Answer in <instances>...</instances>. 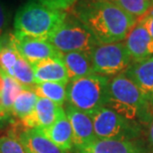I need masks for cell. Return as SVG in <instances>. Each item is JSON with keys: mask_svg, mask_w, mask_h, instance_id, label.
Wrapping results in <instances>:
<instances>
[{"mask_svg": "<svg viewBox=\"0 0 153 153\" xmlns=\"http://www.w3.org/2000/svg\"><path fill=\"white\" fill-rule=\"evenodd\" d=\"M74 16L88 28L100 44L122 42L137 19L108 0H78Z\"/></svg>", "mask_w": 153, "mask_h": 153, "instance_id": "cell-1", "label": "cell"}, {"mask_svg": "<svg viewBox=\"0 0 153 153\" xmlns=\"http://www.w3.org/2000/svg\"><path fill=\"white\" fill-rule=\"evenodd\" d=\"M105 106L141 125H149L153 120L151 102L124 73L109 79V97Z\"/></svg>", "mask_w": 153, "mask_h": 153, "instance_id": "cell-2", "label": "cell"}, {"mask_svg": "<svg viewBox=\"0 0 153 153\" xmlns=\"http://www.w3.org/2000/svg\"><path fill=\"white\" fill-rule=\"evenodd\" d=\"M68 12L48 8L34 0L26 2L14 16V34L47 39L64 22Z\"/></svg>", "mask_w": 153, "mask_h": 153, "instance_id": "cell-3", "label": "cell"}, {"mask_svg": "<svg viewBox=\"0 0 153 153\" xmlns=\"http://www.w3.org/2000/svg\"><path fill=\"white\" fill-rule=\"evenodd\" d=\"M108 76L91 74L72 79L67 85V102L76 108L91 114L108 105Z\"/></svg>", "mask_w": 153, "mask_h": 153, "instance_id": "cell-4", "label": "cell"}, {"mask_svg": "<svg viewBox=\"0 0 153 153\" xmlns=\"http://www.w3.org/2000/svg\"><path fill=\"white\" fill-rule=\"evenodd\" d=\"M61 53L91 52L100 43L88 28L75 16H68L46 39Z\"/></svg>", "mask_w": 153, "mask_h": 153, "instance_id": "cell-5", "label": "cell"}, {"mask_svg": "<svg viewBox=\"0 0 153 153\" xmlns=\"http://www.w3.org/2000/svg\"><path fill=\"white\" fill-rule=\"evenodd\" d=\"M91 115L96 137L99 139L135 140L142 125L125 118L108 106L97 109Z\"/></svg>", "mask_w": 153, "mask_h": 153, "instance_id": "cell-6", "label": "cell"}, {"mask_svg": "<svg viewBox=\"0 0 153 153\" xmlns=\"http://www.w3.org/2000/svg\"><path fill=\"white\" fill-rule=\"evenodd\" d=\"M91 57L94 74L105 76L122 74L132 63L124 42L97 45Z\"/></svg>", "mask_w": 153, "mask_h": 153, "instance_id": "cell-7", "label": "cell"}, {"mask_svg": "<svg viewBox=\"0 0 153 153\" xmlns=\"http://www.w3.org/2000/svg\"><path fill=\"white\" fill-rule=\"evenodd\" d=\"M13 44L20 56L31 65L50 58H62L63 56V53L45 39L21 36L13 33Z\"/></svg>", "mask_w": 153, "mask_h": 153, "instance_id": "cell-8", "label": "cell"}, {"mask_svg": "<svg viewBox=\"0 0 153 153\" xmlns=\"http://www.w3.org/2000/svg\"><path fill=\"white\" fill-rule=\"evenodd\" d=\"M65 112L72 126L74 149L87 145L97 139L90 114L76 108L70 103H67L65 106Z\"/></svg>", "mask_w": 153, "mask_h": 153, "instance_id": "cell-9", "label": "cell"}, {"mask_svg": "<svg viewBox=\"0 0 153 153\" xmlns=\"http://www.w3.org/2000/svg\"><path fill=\"white\" fill-rule=\"evenodd\" d=\"M124 45L132 62L153 57V38L139 20L124 39Z\"/></svg>", "mask_w": 153, "mask_h": 153, "instance_id": "cell-10", "label": "cell"}, {"mask_svg": "<svg viewBox=\"0 0 153 153\" xmlns=\"http://www.w3.org/2000/svg\"><path fill=\"white\" fill-rule=\"evenodd\" d=\"M64 111L63 106L45 97H38L34 111L21 119V122L25 128H45L53 124Z\"/></svg>", "mask_w": 153, "mask_h": 153, "instance_id": "cell-11", "label": "cell"}, {"mask_svg": "<svg viewBox=\"0 0 153 153\" xmlns=\"http://www.w3.org/2000/svg\"><path fill=\"white\" fill-rule=\"evenodd\" d=\"M75 153H147V151L134 140L97 138L87 145L75 148Z\"/></svg>", "mask_w": 153, "mask_h": 153, "instance_id": "cell-12", "label": "cell"}, {"mask_svg": "<svg viewBox=\"0 0 153 153\" xmlns=\"http://www.w3.org/2000/svg\"><path fill=\"white\" fill-rule=\"evenodd\" d=\"M142 94L151 102L153 99V57L132 62L124 72Z\"/></svg>", "mask_w": 153, "mask_h": 153, "instance_id": "cell-13", "label": "cell"}, {"mask_svg": "<svg viewBox=\"0 0 153 153\" xmlns=\"http://www.w3.org/2000/svg\"><path fill=\"white\" fill-rule=\"evenodd\" d=\"M36 84L44 82H60L68 85L70 82L68 72L62 58H50L32 65Z\"/></svg>", "mask_w": 153, "mask_h": 153, "instance_id": "cell-14", "label": "cell"}, {"mask_svg": "<svg viewBox=\"0 0 153 153\" xmlns=\"http://www.w3.org/2000/svg\"><path fill=\"white\" fill-rule=\"evenodd\" d=\"M41 130L52 142L62 150L68 152L74 149L72 126L65 111L57 118L53 124L48 127L41 128Z\"/></svg>", "mask_w": 153, "mask_h": 153, "instance_id": "cell-15", "label": "cell"}, {"mask_svg": "<svg viewBox=\"0 0 153 153\" xmlns=\"http://www.w3.org/2000/svg\"><path fill=\"white\" fill-rule=\"evenodd\" d=\"M17 139L33 153H67L52 142L38 127L24 129L19 133Z\"/></svg>", "mask_w": 153, "mask_h": 153, "instance_id": "cell-16", "label": "cell"}, {"mask_svg": "<svg viewBox=\"0 0 153 153\" xmlns=\"http://www.w3.org/2000/svg\"><path fill=\"white\" fill-rule=\"evenodd\" d=\"M62 60L66 66L70 81L94 74L91 52L76 51L63 54Z\"/></svg>", "mask_w": 153, "mask_h": 153, "instance_id": "cell-17", "label": "cell"}, {"mask_svg": "<svg viewBox=\"0 0 153 153\" xmlns=\"http://www.w3.org/2000/svg\"><path fill=\"white\" fill-rule=\"evenodd\" d=\"M3 76H4V87L0 94V118L7 117L11 114L15 100L18 94L25 88L12 76L6 75L5 73Z\"/></svg>", "mask_w": 153, "mask_h": 153, "instance_id": "cell-18", "label": "cell"}, {"mask_svg": "<svg viewBox=\"0 0 153 153\" xmlns=\"http://www.w3.org/2000/svg\"><path fill=\"white\" fill-rule=\"evenodd\" d=\"M32 91L38 97H45L58 105H64L67 100V85L54 82H44L36 84Z\"/></svg>", "mask_w": 153, "mask_h": 153, "instance_id": "cell-19", "label": "cell"}, {"mask_svg": "<svg viewBox=\"0 0 153 153\" xmlns=\"http://www.w3.org/2000/svg\"><path fill=\"white\" fill-rule=\"evenodd\" d=\"M37 100V94L32 91V88H25L15 100L11 114L21 120L34 111Z\"/></svg>", "mask_w": 153, "mask_h": 153, "instance_id": "cell-20", "label": "cell"}, {"mask_svg": "<svg viewBox=\"0 0 153 153\" xmlns=\"http://www.w3.org/2000/svg\"><path fill=\"white\" fill-rule=\"evenodd\" d=\"M12 78L20 82L24 88H32L36 85L33 67L23 57L18 56V59L13 67Z\"/></svg>", "mask_w": 153, "mask_h": 153, "instance_id": "cell-21", "label": "cell"}, {"mask_svg": "<svg viewBox=\"0 0 153 153\" xmlns=\"http://www.w3.org/2000/svg\"><path fill=\"white\" fill-rule=\"evenodd\" d=\"M108 1L132 15L137 20L144 16L152 6L150 0H108Z\"/></svg>", "mask_w": 153, "mask_h": 153, "instance_id": "cell-22", "label": "cell"}, {"mask_svg": "<svg viewBox=\"0 0 153 153\" xmlns=\"http://www.w3.org/2000/svg\"><path fill=\"white\" fill-rule=\"evenodd\" d=\"M0 153H26L19 140L13 136L0 137Z\"/></svg>", "mask_w": 153, "mask_h": 153, "instance_id": "cell-23", "label": "cell"}, {"mask_svg": "<svg viewBox=\"0 0 153 153\" xmlns=\"http://www.w3.org/2000/svg\"><path fill=\"white\" fill-rule=\"evenodd\" d=\"M34 1L41 3L48 8L67 11L68 9L72 8L78 2V0H34Z\"/></svg>", "mask_w": 153, "mask_h": 153, "instance_id": "cell-24", "label": "cell"}, {"mask_svg": "<svg viewBox=\"0 0 153 153\" xmlns=\"http://www.w3.org/2000/svg\"><path fill=\"white\" fill-rule=\"evenodd\" d=\"M8 12L6 10L5 6L3 5V3L0 1V37H2L3 35L7 33L6 30L8 27Z\"/></svg>", "mask_w": 153, "mask_h": 153, "instance_id": "cell-25", "label": "cell"}, {"mask_svg": "<svg viewBox=\"0 0 153 153\" xmlns=\"http://www.w3.org/2000/svg\"><path fill=\"white\" fill-rule=\"evenodd\" d=\"M139 21L144 25L146 30H147L149 33V35L153 38V6L144 16L140 18Z\"/></svg>", "mask_w": 153, "mask_h": 153, "instance_id": "cell-26", "label": "cell"}, {"mask_svg": "<svg viewBox=\"0 0 153 153\" xmlns=\"http://www.w3.org/2000/svg\"><path fill=\"white\" fill-rule=\"evenodd\" d=\"M149 140H150L151 145L153 146V120L149 124Z\"/></svg>", "mask_w": 153, "mask_h": 153, "instance_id": "cell-27", "label": "cell"}, {"mask_svg": "<svg viewBox=\"0 0 153 153\" xmlns=\"http://www.w3.org/2000/svg\"><path fill=\"white\" fill-rule=\"evenodd\" d=\"M3 71L1 69H0V94H1V91L3 90V87H4V76H3Z\"/></svg>", "mask_w": 153, "mask_h": 153, "instance_id": "cell-28", "label": "cell"}, {"mask_svg": "<svg viewBox=\"0 0 153 153\" xmlns=\"http://www.w3.org/2000/svg\"><path fill=\"white\" fill-rule=\"evenodd\" d=\"M24 148H25V147H24ZM25 150H26V153H33V152H31V151L29 150V149H27V148H25Z\"/></svg>", "mask_w": 153, "mask_h": 153, "instance_id": "cell-29", "label": "cell"}, {"mask_svg": "<svg viewBox=\"0 0 153 153\" xmlns=\"http://www.w3.org/2000/svg\"><path fill=\"white\" fill-rule=\"evenodd\" d=\"M151 105H152V108H153V99H152V100H151Z\"/></svg>", "mask_w": 153, "mask_h": 153, "instance_id": "cell-30", "label": "cell"}, {"mask_svg": "<svg viewBox=\"0 0 153 153\" xmlns=\"http://www.w3.org/2000/svg\"><path fill=\"white\" fill-rule=\"evenodd\" d=\"M150 2H151V4L153 5V0H150Z\"/></svg>", "mask_w": 153, "mask_h": 153, "instance_id": "cell-31", "label": "cell"}, {"mask_svg": "<svg viewBox=\"0 0 153 153\" xmlns=\"http://www.w3.org/2000/svg\"><path fill=\"white\" fill-rule=\"evenodd\" d=\"M152 6H153V5H152Z\"/></svg>", "mask_w": 153, "mask_h": 153, "instance_id": "cell-32", "label": "cell"}]
</instances>
